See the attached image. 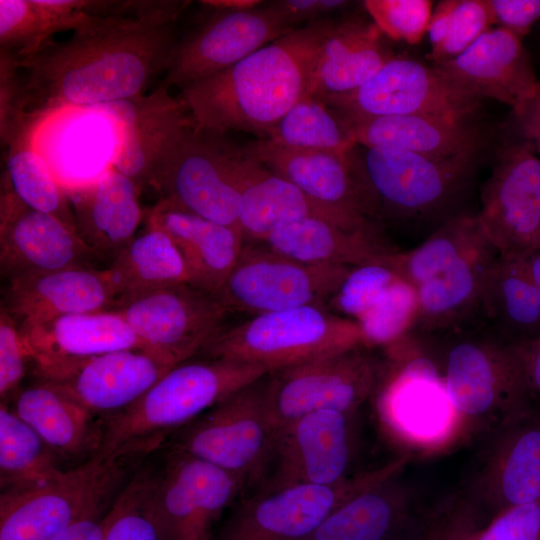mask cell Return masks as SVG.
<instances>
[{"instance_id": "47", "label": "cell", "mask_w": 540, "mask_h": 540, "mask_svg": "<svg viewBox=\"0 0 540 540\" xmlns=\"http://www.w3.org/2000/svg\"><path fill=\"white\" fill-rule=\"evenodd\" d=\"M502 491L511 506L540 499V428L516 438L504 466Z\"/></svg>"}, {"instance_id": "15", "label": "cell", "mask_w": 540, "mask_h": 540, "mask_svg": "<svg viewBox=\"0 0 540 540\" xmlns=\"http://www.w3.org/2000/svg\"><path fill=\"white\" fill-rule=\"evenodd\" d=\"M224 157L241 195L245 242L261 243L287 224L317 218L349 229L374 228L366 216L316 200L279 177L243 148L222 139Z\"/></svg>"}, {"instance_id": "55", "label": "cell", "mask_w": 540, "mask_h": 540, "mask_svg": "<svg viewBox=\"0 0 540 540\" xmlns=\"http://www.w3.org/2000/svg\"><path fill=\"white\" fill-rule=\"evenodd\" d=\"M107 500L89 510L56 540H102Z\"/></svg>"}, {"instance_id": "16", "label": "cell", "mask_w": 540, "mask_h": 540, "mask_svg": "<svg viewBox=\"0 0 540 540\" xmlns=\"http://www.w3.org/2000/svg\"><path fill=\"white\" fill-rule=\"evenodd\" d=\"M114 138L111 166L142 191L172 143L194 122L179 96L159 85L149 95L96 107Z\"/></svg>"}, {"instance_id": "12", "label": "cell", "mask_w": 540, "mask_h": 540, "mask_svg": "<svg viewBox=\"0 0 540 540\" xmlns=\"http://www.w3.org/2000/svg\"><path fill=\"white\" fill-rule=\"evenodd\" d=\"M113 310L124 317L146 349L177 364L202 352L224 328L229 313L215 295L189 283L144 293Z\"/></svg>"}, {"instance_id": "32", "label": "cell", "mask_w": 540, "mask_h": 540, "mask_svg": "<svg viewBox=\"0 0 540 540\" xmlns=\"http://www.w3.org/2000/svg\"><path fill=\"white\" fill-rule=\"evenodd\" d=\"M469 323L513 346L540 335V304L525 258L497 259Z\"/></svg>"}, {"instance_id": "13", "label": "cell", "mask_w": 540, "mask_h": 540, "mask_svg": "<svg viewBox=\"0 0 540 540\" xmlns=\"http://www.w3.org/2000/svg\"><path fill=\"white\" fill-rule=\"evenodd\" d=\"M472 156L438 158L386 148H366L359 157L374 205L415 219L432 214L460 192Z\"/></svg>"}, {"instance_id": "1", "label": "cell", "mask_w": 540, "mask_h": 540, "mask_svg": "<svg viewBox=\"0 0 540 540\" xmlns=\"http://www.w3.org/2000/svg\"><path fill=\"white\" fill-rule=\"evenodd\" d=\"M187 1H140L133 15L102 16L18 60L21 104L35 123L63 107H98L144 95L163 72Z\"/></svg>"}, {"instance_id": "22", "label": "cell", "mask_w": 540, "mask_h": 540, "mask_svg": "<svg viewBox=\"0 0 540 540\" xmlns=\"http://www.w3.org/2000/svg\"><path fill=\"white\" fill-rule=\"evenodd\" d=\"M243 149L279 177L310 197L367 217L375 205L359 157L349 153L301 150L267 139Z\"/></svg>"}, {"instance_id": "41", "label": "cell", "mask_w": 540, "mask_h": 540, "mask_svg": "<svg viewBox=\"0 0 540 540\" xmlns=\"http://www.w3.org/2000/svg\"><path fill=\"white\" fill-rule=\"evenodd\" d=\"M102 540H171L157 502V477L137 473L104 517Z\"/></svg>"}, {"instance_id": "8", "label": "cell", "mask_w": 540, "mask_h": 540, "mask_svg": "<svg viewBox=\"0 0 540 540\" xmlns=\"http://www.w3.org/2000/svg\"><path fill=\"white\" fill-rule=\"evenodd\" d=\"M148 186L160 199L242 234L241 195L224 157L222 136L193 123L161 157Z\"/></svg>"}, {"instance_id": "18", "label": "cell", "mask_w": 540, "mask_h": 540, "mask_svg": "<svg viewBox=\"0 0 540 540\" xmlns=\"http://www.w3.org/2000/svg\"><path fill=\"white\" fill-rule=\"evenodd\" d=\"M19 327L37 374L49 382L63 380L93 357L146 349L116 310L69 314Z\"/></svg>"}, {"instance_id": "36", "label": "cell", "mask_w": 540, "mask_h": 540, "mask_svg": "<svg viewBox=\"0 0 540 540\" xmlns=\"http://www.w3.org/2000/svg\"><path fill=\"white\" fill-rule=\"evenodd\" d=\"M60 457L12 408L0 406V486L2 492L44 484L64 470Z\"/></svg>"}, {"instance_id": "28", "label": "cell", "mask_w": 540, "mask_h": 540, "mask_svg": "<svg viewBox=\"0 0 540 540\" xmlns=\"http://www.w3.org/2000/svg\"><path fill=\"white\" fill-rule=\"evenodd\" d=\"M499 257L486 237L415 287L418 313L411 330L444 332L470 322L487 275Z\"/></svg>"}, {"instance_id": "23", "label": "cell", "mask_w": 540, "mask_h": 540, "mask_svg": "<svg viewBox=\"0 0 540 540\" xmlns=\"http://www.w3.org/2000/svg\"><path fill=\"white\" fill-rule=\"evenodd\" d=\"M435 66L461 89L482 100L519 107L540 86L522 40L491 27L459 56Z\"/></svg>"}, {"instance_id": "9", "label": "cell", "mask_w": 540, "mask_h": 540, "mask_svg": "<svg viewBox=\"0 0 540 540\" xmlns=\"http://www.w3.org/2000/svg\"><path fill=\"white\" fill-rule=\"evenodd\" d=\"M322 99L346 120L410 114L470 119L480 103L435 66L402 56L392 58L359 88Z\"/></svg>"}, {"instance_id": "19", "label": "cell", "mask_w": 540, "mask_h": 540, "mask_svg": "<svg viewBox=\"0 0 540 540\" xmlns=\"http://www.w3.org/2000/svg\"><path fill=\"white\" fill-rule=\"evenodd\" d=\"M360 490L346 480L335 485L263 489L239 502L219 540H305L343 501Z\"/></svg>"}, {"instance_id": "17", "label": "cell", "mask_w": 540, "mask_h": 540, "mask_svg": "<svg viewBox=\"0 0 540 540\" xmlns=\"http://www.w3.org/2000/svg\"><path fill=\"white\" fill-rule=\"evenodd\" d=\"M244 493L226 471L171 449L157 476V502L171 540H213L224 511Z\"/></svg>"}, {"instance_id": "6", "label": "cell", "mask_w": 540, "mask_h": 540, "mask_svg": "<svg viewBox=\"0 0 540 540\" xmlns=\"http://www.w3.org/2000/svg\"><path fill=\"white\" fill-rule=\"evenodd\" d=\"M350 268L303 263L264 243L245 242L235 266L215 296L228 312L252 316L325 305Z\"/></svg>"}, {"instance_id": "58", "label": "cell", "mask_w": 540, "mask_h": 540, "mask_svg": "<svg viewBox=\"0 0 540 540\" xmlns=\"http://www.w3.org/2000/svg\"><path fill=\"white\" fill-rule=\"evenodd\" d=\"M209 7L226 9H247L257 7L261 2L257 0H211L203 1Z\"/></svg>"}, {"instance_id": "42", "label": "cell", "mask_w": 540, "mask_h": 540, "mask_svg": "<svg viewBox=\"0 0 540 540\" xmlns=\"http://www.w3.org/2000/svg\"><path fill=\"white\" fill-rule=\"evenodd\" d=\"M395 523L392 499L362 489L343 501L305 540H387Z\"/></svg>"}, {"instance_id": "29", "label": "cell", "mask_w": 540, "mask_h": 540, "mask_svg": "<svg viewBox=\"0 0 540 540\" xmlns=\"http://www.w3.org/2000/svg\"><path fill=\"white\" fill-rule=\"evenodd\" d=\"M372 21L349 17L335 22L323 42L305 96L325 98L351 92L395 57Z\"/></svg>"}, {"instance_id": "44", "label": "cell", "mask_w": 540, "mask_h": 540, "mask_svg": "<svg viewBox=\"0 0 540 540\" xmlns=\"http://www.w3.org/2000/svg\"><path fill=\"white\" fill-rule=\"evenodd\" d=\"M417 313L416 288L398 279L373 307L355 320L363 345H386L399 340L412 329Z\"/></svg>"}, {"instance_id": "53", "label": "cell", "mask_w": 540, "mask_h": 540, "mask_svg": "<svg viewBox=\"0 0 540 540\" xmlns=\"http://www.w3.org/2000/svg\"><path fill=\"white\" fill-rule=\"evenodd\" d=\"M343 0H279L268 4L288 25L303 21L313 22L323 14L348 6Z\"/></svg>"}, {"instance_id": "27", "label": "cell", "mask_w": 540, "mask_h": 540, "mask_svg": "<svg viewBox=\"0 0 540 540\" xmlns=\"http://www.w3.org/2000/svg\"><path fill=\"white\" fill-rule=\"evenodd\" d=\"M146 225L166 232L185 262L189 284L215 295L235 266L245 245L233 228L212 222L159 199L146 212Z\"/></svg>"}, {"instance_id": "2", "label": "cell", "mask_w": 540, "mask_h": 540, "mask_svg": "<svg viewBox=\"0 0 540 540\" xmlns=\"http://www.w3.org/2000/svg\"><path fill=\"white\" fill-rule=\"evenodd\" d=\"M334 24L319 19L295 28L231 67L181 88L178 96L194 125L218 136L239 130L265 139L306 95Z\"/></svg>"}, {"instance_id": "26", "label": "cell", "mask_w": 540, "mask_h": 540, "mask_svg": "<svg viewBox=\"0 0 540 540\" xmlns=\"http://www.w3.org/2000/svg\"><path fill=\"white\" fill-rule=\"evenodd\" d=\"M77 232L96 256L114 259L134 238L144 213L137 185L109 166L91 181L64 188Z\"/></svg>"}, {"instance_id": "54", "label": "cell", "mask_w": 540, "mask_h": 540, "mask_svg": "<svg viewBox=\"0 0 540 540\" xmlns=\"http://www.w3.org/2000/svg\"><path fill=\"white\" fill-rule=\"evenodd\" d=\"M512 113L520 140L540 155V86Z\"/></svg>"}, {"instance_id": "59", "label": "cell", "mask_w": 540, "mask_h": 540, "mask_svg": "<svg viewBox=\"0 0 540 540\" xmlns=\"http://www.w3.org/2000/svg\"><path fill=\"white\" fill-rule=\"evenodd\" d=\"M453 540H455V539H453ZM456 540H465V539H456ZM475 540H476V539H475Z\"/></svg>"}, {"instance_id": "31", "label": "cell", "mask_w": 540, "mask_h": 540, "mask_svg": "<svg viewBox=\"0 0 540 540\" xmlns=\"http://www.w3.org/2000/svg\"><path fill=\"white\" fill-rule=\"evenodd\" d=\"M12 409L61 459L93 457L99 448L102 422L52 382L19 391Z\"/></svg>"}, {"instance_id": "20", "label": "cell", "mask_w": 540, "mask_h": 540, "mask_svg": "<svg viewBox=\"0 0 540 540\" xmlns=\"http://www.w3.org/2000/svg\"><path fill=\"white\" fill-rule=\"evenodd\" d=\"M0 265L9 279L88 266L96 256L78 234L57 217L25 205L2 181Z\"/></svg>"}, {"instance_id": "38", "label": "cell", "mask_w": 540, "mask_h": 540, "mask_svg": "<svg viewBox=\"0 0 540 540\" xmlns=\"http://www.w3.org/2000/svg\"><path fill=\"white\" fill-rule=\"evenodd\" d=\"M481 340L460 338L447 355L445 385L454 409L477 415L493 404L500 385V367Z\"/></svg>"}, {"instance_id": "49", "label": "cell", "mask_w": 540, "mask_h": 540, "mask_svg": "<svg viewBox=\"0 0 540 540\" xmlns=\"http://www.w3.org/2000/svg\"><path fill=\"white\" fill-rule=\"evenodd\" d=\"M25 115L20 96V67L18 60L0 52V134L8 146L24 129L32 127Z\"/></svg>"}, {"instance_id": "51", "label": "cell", "mask_w": 540, "mask_h": 540, "mask_svg": "<svg viewBox=\"0 0 540 540\" xmlns=\"http://www.w3.org/2000/svg\"><path fill=\"white\" fill-rule=\"evenodd\" d=\"M476 540H540V499L511 506Z\"/></svg>"}, {"instance_id": "50", "label": "cell", "mask_w": 540, "mask_h": 540, "mask_svg": "<svg viewBox=\"0 0 540 540\" xmlns=\"http://www.w3.org/2000/svg\"><path fill=\"white\" fill-rule=\"evenodd\" d=\"M31 360L18 322L4 309L0 313V395L4 399L18 389Z\"/></svg>"}, {"instance_id": "37", "label": "cell", "mask_w": 540, "mask_h": 540, "mask_svg": "<svg viewBox=\"0 0 540 540\" xmlns=\"http://www.w3.org/2000/svg\"><path fill=\"white\" fill-rule=\"evenodd\" d=\"M31 129L23 130L8 145L3 182L28 207L53 215L77 230L64 188L30 142Z\"/></svg>"}, {"instance_id": "21", "label": "cell", "mask_w": 540, "mask_h": 540, "mask_svg": "<svg viewBox=\"0 0 540 540\" xmlns=\"http://www.w3.org/2000/svg\"><path fill=\"white\" fill-rule=\"evenodd\" d=\"M348 413L319 410L281 428L271 463L273 473L263 489L345 481L351 456Z\"/></svg>"}, {"instance_id": "7", "label": "cell", "mask_w": 540, "mask_h": 540, "mask_svg": "<svg viewBox=\"0 0 540 540\" xmlns=\"http://www.w3.org/2000/svg\"><path fill=\"white\" fill-rule=\"evenodd\" d=\"M122 463L92 457L56 478L0 496V540H56L89 510L109 498Z\"/></svg>"}, {"instance_id": "10", "label": "cell", "mask_w": 540, "mask_h": 540, "mask_svg": "<svg viewBox=\"0 0 540 540\" xmlns=\"http://www.w3.org/2000/svg\"><path fill=\"white\" fill-rule=\"evenodd\" d=\"M211 8L212 13L200 25L173 45L160 85L181 89L210 77L295 29L269 5Z\"/></svg>"}, {"instance_id": "30", "label": "cell", "mask_w": 540, "mask_h": 540, "mask_svg": "<svg viewBox=\"0 0 540 540\" xmlns=\"http://www.w3.org/2000/svg\"><path fill=\"white\" fill-rule=\"evenodd\" d=\"M344 120L356 145L366 148L396 149L438 158L474 157L481 141L470 119L410 114Z\"/></svg>"}, {"instance_id": "3", "label": "cell", "mask_w": 540, "mask_h": 540, "mask_svg": "<svg viewBox=\"0 0 540 540\" xmlns=\"http://www.w3.org/2000/svg\"><path fill=\"white\" fill-rule=\"evenodd\" d=\"M268 374L260 365L222 358L179 363L135 403L103 419L100 445L93 457L124 463L147 454L175 431Z\"/></svg>"}, {"instance_id": "57", "label": "cell", "mask_w": 540, "mask_h": 540, "mask_svg": "<svg viewBox=\"0 0 540 540\" xmlns=\"http://www.w3.org/2000/svg\"><path fill=\"white\" fill-rule=\"evenodd\" d=\"M525 261L536 289L540 304V247L529 253L525 257Z\"/></svg>"}, {"instance_id": "4", "label": "cell", "mask_w": 540, "mask_h": 540, "mask_svg": "<svg viewBox=\"0 0 540 540\" xmlns=\"http://www.w3.org/2000/svg\"><path fill=\"white\" fill-rule=\"evenodd\" d=\"M363 345L357 322L326 305L252 316L223 328L202 351L207 357L257 364L269 373Z\"/></svg>"}, {"instance_id": "35", "label": "cell", "mask_w": 540, "mask_h": 540, "mask_svg": "<svg viewBox=\"0 0 540 540\" xmlns=\"http://www.w3.org/2000/svg\"><path fill=\"white\" fill-rule=\"evenodd\" d=\"M117 304L130 298L181 283H189L188 271L177 246L163 230L146 225L108 268Z\"/></svg>"}, {"instance_id": "14", "label": "cell", "mask_w": 540, "mask_h": 540, "mask_svg": "<svg viewBox=\"0 0 540 540\" xmlns=\"http://www.w3.org/2000/svg\"><path fill=\"white\" fill-rule=\"evenodd\" d=\"M481 227L504 258L540 247V158L519 140L501 152L482 187Z\"/></svg>"}, {"instance_id": "25", "label": "cell", "mask_w": 540, "mask_h": 540, "mask_svg": "<svg viewBox=\"0 0 540 540\" xmlns=\"http://www.w3.org/2000/svg\"><path fill=\"white\" fill-rule=\"evenodd\" d=\"M176 365L148 349L120 350L93 357L52 383L105 418L135 403Z\"/></svg>"}, {"instance_id": "40", "label": "cell", "mask_w": 540, "mask_h": 540, "mask_svg": "<svg viewBox=\"0 0 540 540\" xmlns=\"http://www.w3.org/2000/svg\"><path fill=\"white\" fill-rule=\"evenodd\" d=\"M281 146L349 153L357 146L345 120L317 96H304L265 138Z\"/></svg>"}, {"instance_id": "48", "label": "cell", "mask_w": 540, "mask_h": 540, "mask_svg": "<svg viewBox=\"0 0 540 540\" xmlns=\"http://www.w3.org/2000/svg\"><path fill=\"white\" fill-rule=\"evenodd\" d=\"M363 5L383 34L412 45L427 33L432 16L428 0H366Z\"/></svg>"}, {"instance_id": "34", "label": "cell", "mask_w": 540, "mask_h": 540, "mask_svg": "<svg viewBox=\"0 0 540 540\" xmlns=\"http://www.w3.org/2000/svg\"><path fill=\"white\" fill-rule=\"evenodd\" d=\"M384 407L394 426L411 436H440L450 420L451 401L445 382L430 359L410 360L390 383Z\"/></svg>"}, {"instance_id": "33", "label": "cell", "mask_w": 540, "mask_h": 540, "mask_svg": "<svg viewBox=\"0 0 540 540\" xmlns=\"http://www.w3.org/2000/svg\"><path fill=\"white\" fill-rule=\"evenodd\" d=\"M261 243L303 263L347 267L376 261L397 251L383 242L375 228L349 229L317 218L282 226Z\"/></svg>"}, {"instance_id": "39", "label": "cell", "mask_w": 540, "mask_h": 540, "mask_svg": "<svg viewBox=\"0 0 540 540\" xmlns=\"http://www.w3.org/2000/svg\"><path fill=\"white\" fill-rule=\"evenodd\" d=\"M486 237L477 214L460 213L419 246L389 254L387 262L402 279L417 287Z\"/></svg>"}, {"instance_id": "52", "label": "cell", "mask_w": 540, "mask_h": 540, "mask_svg": "<svg viewBox=\"0 0 540 540\" xmlns=\"http://www.w3.org/2000/svg\"><path fill=\"white\" fill-rule=\"evenodd\" d=\"M494 24L522 40L540 19V0H488Z\"/></svg>"}, {"instance_id": "24", "label": "cell", "mask_w": 540, "mask_h": 540, "mask_svg": "<svg viewBox=\"0 0 540 540\" xmlns=\"http://www.w3.org/2000/svg\"><path fill=\"white\" fill-rule=\"evenodd\" d=\"M116 301L109 269L78 266L10 278L2 309L22 326L69 314L113 310Z\"/></svg>"}, {"instance_id": "11", "label": "cell", "mask_w": 540, "mask_h": 540, "mask_svg": "<svg viewBox=\"0 0 540 540\" xmlns=\"http://www.w3.org/2000/svg\"><path fill=\"white\" fill-rule=\"evenodd\" d=\"M375 361L358 347L323 355L265 377V400L277 431L319 410L350 412L373 389Z\"/></svg>"}, {"instance_id": "43", "label": "cell", "mask_w": 540, "mask_h": 540, "mask_svg": "<svg viewBox=\"0 0 540 540\" xmlns=\"http://www.w3.org/2000/svg\"><path fill=\"white\" fill-rule=\"evenodd\" d=\"M494 24L488 0H444L432 12L428 26L431 51L437 65L466 51Z\"/></svg>"}, {"instance_id": "45", "label": "cell", "mask_w": 540, "mask_h": 540, "mask_svg": "<svg viewBox=\"0 0 540 540\" xmlns=\"http://www.w3.org/2000/svg\"><path fill=\"white\" fill-rule=\"evenodd\" d=\"M56 34L36 0H0V52L28 59Z\"/></svg>"}, {"instance_id": "46", "label": "cell", "mask_w": 540, "mask_h": 540, "mask_svg": "<svg viewBox=\"0 0 540 540\" xmlns=\"http://www.w3.org/2000/svg\"><path fill=\"white\" fill-rule=\"evenodd\" d=\"M388 255L351 267L327 301L328 309L340 316L356 320L373 307L401 278L388 264Z\"/></svg>"}, {"instance_id": "56", "label": "cell", "mask_w": 540, "mask_h": 540, "mask_svg": "<svg viewBox=\"0 0 540 540\" xmlns=\"http://www.w3.org/2000/svg\"><path fill=\"white\" fill-rule=\"evenodd\" d=\"M517 349L525 371L527 385L531 384L540 391V335L517 345Z\"/></svg>"}, {"instance_id": "5", "label": "cell", "mask_w": 540, "mask_h": 540, "mask_svg": "<svg viewBox=\"0 0 540 540\" xmlns=\"http://www.w3.org/2000/svg\"><path fill=\"white\" fill-rule=\"evenodd\" d=\"M265 377L179 430L171 449L226 471L244 491L261 481L271 466L278 434L267 409Z\"/></svg>"}]
</instances>
